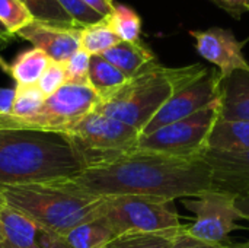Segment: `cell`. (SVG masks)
<instances>
[{
  "label": "cell",
  "instance_id": "1",
  "mask_svg": "<svg viewBox=\"0 0 249 248\" xmlns=\"http://www.w3.org/2000/svg\"><path fill=\"white\" fill-rule=\"evenodd\" d=\"M93 197L139 196L162 200L196 197L210 190L212 170L203 158L181 159L131 149L61 181Z\"/></svg>",
  "mask_w": 249,
  "mask_h": 248
},
{
  "label": "cell",
  "instance_id": "2",
  "mask_svg": "<svg viewBox=\"0 0 249 248\" xmlns=\"http://www.w3.org/2000/svg\"><path fill=\"white\" fill-rule=\"evenodd\" d=\"M86 168L64 134L0 132V189L64 181Z\"/></svg>",
  "mask_w": 249,
  "mask_h": 248
},
{
  "label": "cell",
  "instance_id": "3",
  "mask_svg": "<svg viewBox=\"0 0 249 248\" xmlns=\"http://www.w3.org/2000/svg\"><path fill=\"white\" fill-rule=\"evenodd\" d=\"M206 70L201 63L166 67L156 61L130 77L112 95L101 99L93 111L117 118L142 134L163 104Z\"/></svg>",
  "mask_w": 249,
  "mask_h": 248
},
{
  "label": "cell",
  "instance_id": "4",
  "mask_svg": "<svg viewBox=\"0 0 249 248\" xmlns=\"http://www.w3.org/2000/svg\"><path fill=\"white\" fill-rule=\"evenodd\" d=\"M6 206L55 235H64L101 213L102 197L70 189L61 181L1 189Z\"/></svg>",
  "mask_w": 249,
  "mask_h": 248
},
{
  "label": "cell",
  "instance_id": "5",
  "mask_svg": "<svg viewBox=\"0 0 249 248\" xmlns=\"http://www.w3.org/2000/svg\"><path fill=\"white\" fill-rule=\"evenodd\" d=\"M99 98L89 85L64 83L48 96L41 110L32 115L19 117L10 113L0 114V132H42L67 133L79 120L92 113Z\"/></svg>",
  "mask_w": 249,
  "mask_h": 248
},
{
  "label": "cell",
  "instance_id": "6",
  "mask_svg": "<svg viewBox=\"0 0 249 248\" xmlns=\"http://www.w3.org/2000/svg\"><path fill=\"white\" fill-rule=\"evenodd\" d=\"M102 199L104 203L99 215L108 222L115 237L125 234L178 235L184 229L175 205L171 200L139 196Z\"/></svg>",
  "mask_w": 249,
  "mask_h": 248
},
{
  "label": "cell",
  "instance_id": "7",
  "mask_svg": "<svg viewBox=\"0 0 249 248\" xmlns=\"http://www.w3.org/2000/svg\"><path fill=\"white\" fill-rule=\"evenodd\" d=\"M64 136L82 155L88 168L134 149L140 139V133L131 126L96 111L79 120Z\"/></svg>",
  "mask_w": 249,
  "mask_h": 248
},
{
  "label": "cell",
  "instance_id": "8",
  "mask_svg": "<svg viewBox=\"0 0 249 248\" xmlns=\"http://www.w3.org/2000/svg\"><path fill=\"white\" fill-rule=\"evenodd\" d=\"M219 118V99L198 113L142 134L134 149L181 159H198L207 152L212 129Z\"/></svg>",
  "mask_w": 249,
  "mask_h": 248
},
{
  "label": "cell",
  "instance_id": "9",
  "mask_svg": "<svg viewBox=\"0 0 249 248\" xmlns=\"http://www.w3.org/2000/svg\"><path fill=\"white\" fill-rule=\"evenodd\" d=\"M182 205L196 213L191 225H184V234L200 241L225 244L229 234L239 229L242 219L236 208V196L220 190H206L196 197L181 199Z\"/></svg>",
  "mask_w": 249,
  "mask_h": 248
},
{
  "label": "cell",
  "instance_id": "10",
  "mask_svg": "<svg viewBox=\"0 0 249 248\" xmlns=\"http://www.w3.org/2000/svg\"><path fill=\"white\" fill-rule=\"evenodd\" d=\"M220 82L222 77L219 70L216 67H207V70L201 76L182 86L163 104V107L144 127L142 134L152 133L162 126L187 118L216 102L220 94Z\"/></svg>",
  "mask_w": 249,
  "mask_h": 248
},
{
  "label": "cell",
  "instance_id": "11",
  "mask_svg": "<svg viewBox=\"0 0 249 248\" xmlns=\"http://www.w3.org/2000/svg\"><path fill=\"white\" fill-rule=\"evenodd\" d=\"M188 34L196 41L197 53L217 67L222 79H226L236 70H249L248 60L242 51V42L236 39L231 29L213 26L204 31L191 29Z\"/></svg>",
  "mask_w": 249,
  "mask_h": 248
},
{
  "label": "cell",
  "instance_id": "12",
  "mask_svg": "<svg viewBox=\"0 0 249 248\" xmlns=\"http://www.w3.org/2000/svg\"><path fill=\"white\" fill-rule=\"evenodd\" d=\"M0 248H66V244L61 235L4 206L0 218Z\"/></svg>",
  "mask_w": 249,
  "mask_h": 248
},
{
  "label": "cell",
  "instance_id": "13",
  "mask_svg": "<svg viewBox=\"0 0 249 248\" xmlns=\"http://www.w3.org/2000/svg\"><path fill=\"white\" fill-rule=\"evenodd\" d=\"M79 34L80 28L55 26L32 20L18 31L16 35L29 41L34 48L45 53L50 60L64 63L80 50Z\"/></svg>",
  "mask_w": 249,
  "mask_h": 248
},
{
  "label": "cell",
  "instance_id": "14",
  "mask_svg": "<svg viewBox=\"0 0 249 248\" xmlns=\"http://www.w3.org/2000/svg\"><path fill=\"white\" fill-rule=\"evenodd\" d=\"M201 158L212 170V189L235 196L249 193V151L235 153L207 151Z\"/></svg>",
  "mask_w": 249,
  "mask_h": 248
},
{
  "label": "cell",
  "instance_id": "15",
  "mask_svg": "<svg viewBox=\"0 0 249 248\" xmlns=\"http://www.w3.org/2000/svg\"><path fill=\"white\" fill-rule=\"evenodd\" d=\"M219 117L249 120V70H236L220 82Z\"/></svg>",
  "mask_w": 249,
  "mask_h": 248
},
{
  "label": "cell",
  "instance_id": "16",
  "mask_svg": "<svg viewBox=\"0 0 249 248\" xmlns=\"http://www.w3.org/2000/svg\"><path fill=\"white\" fill-rule=\"evenodd\" d=\"M105 60L114 64L127 77H133L150 64L156 63L153 51L142 41H120L112 48L101 54Z\"/></svg>",
  "mask_w": 249,
  "mask_h": 248
},
{
  "label": "cell",
  "instance_id": "17",
  "mask_svg": "<svg viewBox=\"0 0 249 248\" xmlns=\"http://www.w3.org/2000/svg\"><path fill=\"white\" fill-rule=\"evenodd\" d=\"M207 151L235 153L249 151V120L217 118L207 143Z\"/></svg>",
  "mask_w": 249,
  "mask_h": 248
},
{
  "label": "cell",
  "instance_id": "18",
  "mask_svg": "<svg viewBox=\"0 0 249 248\" xmlns=\"http://www.w3.org/2000/svg\"><path fill=\"white\" fill-rule=\"evenodd\" d=\"M114 238V231L101 215L63 235L66 248H102Z\"/></svg>",
  "mask_w": 249,
  "mask_h": 248
},
{
  "label": "cell",
  "instance_id": "19",
  "mask_svg": "<svg viewBox=\"0 0 249 248\" xmlns=\"http://www.w3.org/2000/svg\"><path fill=\"white\" fill-rule=\"evenodd\" d=\"M130 77H127L123 72H120L114 64H111L102 56H90L88 83L96 92L99 101L112 95Z\"/></svg>",
  "mask_w": 249,
  "mask_h": 248
},
{
  "label": "cell",
  "instance_id": "20",
  "mask_svg": "<svg viewBox=\"0 0 249 248\" xmlns=\"http://www.w3.org/2000/svg\"><path fill=\"white\" fill-rule=\"evenodd\" d=\"M50 61L51 60L45 53L32 47L18 54V57L9 64V75L16 82V86L36 85Z\"/></svg>",
  "mask_w": 249,
  "mask_h": 248
},
{
  "label": "cell",
  "instance_id": "21",
  "mask_svg": "<svg viewBox=\"0 0 249 248\" xmlns=\"http://www.w3.org/2000/svg\"><path fill=\"white\" fill-rule=\"evenodd\" d=\"M120 41L121 39L114 34L105 19L99 23L80 28L79 45L80 50H83L89 56H101L107 50L117 45Z\"/></svg>",
  "mask_w": 249,
  "mask_h": 248
},
{
  "label": "cell",
  "instance_id": "22",
  "mask_svg": "<svg viewBox=\"0 0 249 248\" xmlns=\"http://www.w3.org/2000/svg\"><path fill=\"white\" fill-rule=\"evenodd\" d=\"M105 20L121 41H140L142 18L131 7L117 3L112 13L107 16Z\"/></svg>",
  "mask_w": 249,
  "mask_h": 248
},
{
  "label": "cell",
  "instance_id": "23",
  "mask_svg": "<svg viewBox=\"0 0 249 248\" xmlns=\"http://www.w3.org/2000/svg\"><path fill=\"white\" fill-rule=\"evenodd\" d=\"M23 6L31 13L32 19L36 22L66 26V28H79L74 20L66 13L58 0H20Z\"/></svg>",
  "mask_w": 249,
  "mask_h": 248
},
{
  "label": "cell",
  "instance_id": "24",
  "mask_svg": "<svg viewBox=\"0 0 249 248\" xmlns=\"http://www.w3.org/2000/svg\"><path fill=\"white\" fill-rule=\"evenodd\" d=\"M45 99V95L38 89L36 85L15 86V98L9 113L19 117L32 115L41 110Z\"/></svg>",
  "mask_w": 249,
  "mask_h": 248
},
{
  "label": "cell",
  "instance_id": "25",
  "mask_svg": "<svg viewBox=\"0 0 249 248\" xmlns=\"http://www.w3.org/2000/svg\"><path fill=\"white\" fill-rule=\"evenodd\" d=\"M177 235L125 234L115 237L102 248H169Z\"/></svg>",
  "mask_w": 249,
  "mask_h": 248
},
{
  "label": "cell",
  "instance_id": "26",
  "mask_svg": "<svg viewBox=\"0 0 249 248\" xmlns=\"http://www.w3.org/2000/svg\"><path fill=\"white\" fill-rule=\"evenodd\" d=\"M32 20L31 13L20 0H0V22L9 34L16 35L18 31Z\"/></svg>",
  "mask_w": 249,
  "mask_h": 248
},
{
  "label": "cell",
  "instance_id": "27",
  "mask_svg": "<svg viewBox=\"0 0 249 248\" xmlns=\"http://www.w3.org/2000/svg\"><path fill=\"white\" fill-rule=\"evenodd\" d=\"M58 3L79 28L95 25L105 19L102 15L90 9L83 0H58Z\"/></svg>",
  "mask_w": 249,
  "mask_h": 248
},
{
  "label": "cell",
  "instance_id": "28",
  "mask_svg": "<svg viewBox=\"0 0 249 248\" xmlns=\"http://www.w3.org/2000/svg\"><path fill=\"white\" fill-rule=\"evenodd\" d=\"M89 61H90V56L83 50H79L69 60H66L63 63L64 73H66V83L89 85L88 83Z\"/></svg>",
  "mask_w": 249,
  "mask_h": 248
},
{
  "label": "cell",
  "instance_id": "29",
  "mask_svg": "<svg viewBox=\"0 0 249 248\" xmlns=\"http://www.w3.org/2000/svg\"><path fill=\"white\" fill-rule=\"evenodd\" d=\"M64 83H66V73H64L63 63H57L51 60L48 67L42 73L41 79L38 80L36 86L45 95V98H48L53 94H55Z\"/></svg>",
  "mask_w": 249,
  "mask_h": 248
},
{
  "label": "cell",
  "instance_id": "30",
  "mask_svg": "<svg viewBox=\"0 0 249 248\" xmlns=\"http://www.w3.org/2000/svg\"><path fill=\"white\" fill-rule=\"evenodd\" d=\"M226 244H213V243H206L200 241L197 238H193L187 234H184V229L181 234H178L174 240L169 248H228Z\"/></svg>",
  "mask_w": 249,
  "mask_h": 248
},
{
  "label": "cell",
  "instance_id": "31",
  "mask_svg": "<svg viewBox=\"0 0 249 248\" xmlns=\"http://www.w3.org/2000/svg\"><path fill=\"white\" fill-rule=\"evenodd\" d=\"M212 1L238 20L242 18L244 13L249 12V0H212Z\"/></svg>",
  "mask_w": 249,
  "mask_h": 248
},
{
  "label": "cell",
  "instance_id": "32",
  "mask_svg": "<svg viewBox=\"0 0 249 248\" xmlns=\"http://www.w3.org/2000/svg\"><path fill=\"white\" fill-rule=\"evenodd\" d=\"M90 9H93L95 12H98L99 15H102L104 18L109 16L114 10L115 3L112 0H83Z\"/></svg>",
  "mask_w": 249,
  "mask_h": 248
},
{
  "label": "cell",
  "instance_id": "33",
  "mask_svg": "<svg viewBox=\"0 0 249 248\" xmlns=\"http://www.w3.org/2000/svg\"><path fill=\"white\" fill-rule=\"evenodd\" d=\"M15 98V88H0V114L9 113Z\"/></svg>",
  "mask_w": 249,
  "mask_h": 248
},
{
  "label": "cell",
  "instance_id": "34",
  "mask_svg": "<svg viewBox=\"0 0 249 248\" xmlns=\"http://www.w3.org/2000/svg\"><path fill=\"white\" fill-rule=\"evenodd\" d=\"M236 208L242 216V221H248L249 222V193H244L236 196Z\"/></svg>",
  "mask_w": 249,
  "mask_h": 248
},
{
  "label": "cell",
  "instance_id": "35",
  "mask_svg": "<svg viewBox=\"0 0 249 248\" xmlns=\"http://www.w3.org/2000/svg\"><path fill=\"white\" fill-rule=\"evenodd\" d=\"M13 38L12 34H9V31L3 26V23L0 22V44H7L10 39Z\"/></svg>",
  "mask_w": 249,
  "mask_h": 248
},
{
  "label": "cell",
  "instance_id": "36",
  "mask_svg": "<svg viewBox=\"0 0 249 248\" xmlns=\"http://www.w3.org/2000/svg\"><path fill=\"white\" fill-rule=\"evenodd\" d=\"M0 67H1V70H3V72L9 73V64L4 61V58H3L1 56H0Z\"/></svg>",
  "mask_w": 249,
  "mask_h": 248
},
{
  "label": "cell",
  "instance_id": "37",
  "mask_svg": "<svg viewBox=\"0 0 249 248\" xmlns=\"http://www.w3.org/2000/svg\"><path fill=\"white\" fill-rule=\"evenodd\" d=\"M4 206H6V203H4V197H3L1 189H0V218H1V212H3V209H4Z\"/></svg>",
  "mask_w": 249,
  "mask_h": 248
},
{
  "label": "cell",
  "instance_id": "38",
  "mask_svg": "<svg viewBox=\"0 0 249 248\" xmlns=\"http://www.w3.org/2000/svg\"><path fill=\"white\" fill-rule=\"evenodd\" d=\"M228 248H248V247H245V246H242V244H239V246H229Z\"/></svg>",
  "mask_w": 249,
  "mask_h": 248
},
{
  "label": "cell",
  "instance_id": "39",
  "mask_svg": "<svg viewBox=\"0 0 249 248\" xmlns=\"http://www.w3.org/2000/svg\"><path fill=\"white\" fill-rule=\"evenodd\" d=\"M242 246H245V247L249 248V241H248V243H245V244H242Z\"/></svg>",
  "mask_w": 249,
  "mask_h": 248
}]
</instances>
